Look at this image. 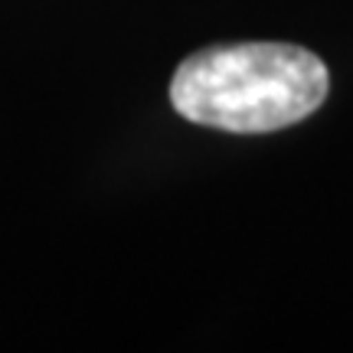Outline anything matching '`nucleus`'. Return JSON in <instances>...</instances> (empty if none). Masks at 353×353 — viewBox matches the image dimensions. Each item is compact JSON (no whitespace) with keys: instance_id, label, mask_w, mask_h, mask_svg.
Returning <instances> with one entry per match:
<instances>
[{"instance_id":"1","label":"nucleus","mask_w":353,"mask_h":353,"mask_svg":"<svg viewBox=\"0 0 353 353\" xmlns=\"http://www.w3.org/2000/svg\"><path fill=\"white\" fill-rule=\"evenodd\" d=\"M330 88L327 65L288 43H232L187 56L170 101L187 121L232 134H268L314 114Z\"/></svg>"}]
</instances>
